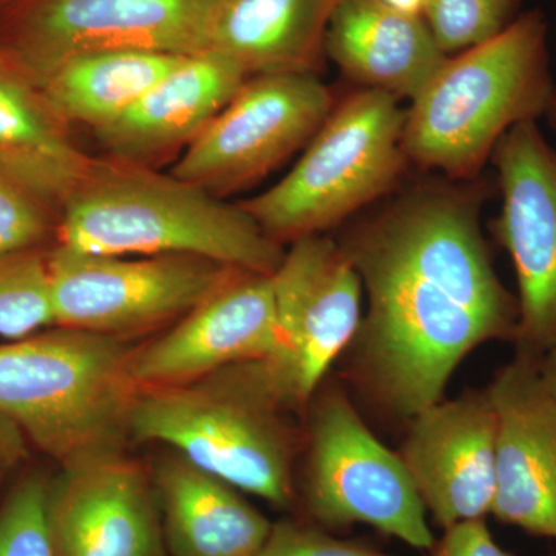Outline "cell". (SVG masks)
<instances>
[{"instance_id": "cell-23", "label": "cell", "mask_w": 556, "mask_h": 556, "mask_svg": "<svg viewBox=\"0 0 556 556\" xmlns=\"http://www.w3.org/2000/svg\"><path fill=\"white\" fill-rule=\"evenodd\" d=\"M53 473L27 468L0 501V556H60L51 522Z\"/></svg>"}, {"instance_id": "cell-20", "label": "cell", "mask_w": 556, "mask_h": 556, "mask_svg": "<svg viewBox=\"0 0 556 556\" xmlns=\"http://www.w3.org/2000/svg\"><path fill=\"white\" fill-rule=\"evenodd\" d=\"M91 160L38 84L0 49V170L60 214Z\"/></svg>"}, {"instance_id": "cell-19", "label": "cell", "mask_w": 556, "mask_h": 556, "mask_svg": "<svg viewBox=\"0 0 556 556\" xmlns=\"http://www.w3.org/2000/svg\"><path fill=\"white\" fill-rule=\"evenodd\" d=\"M169 556H257L273 522L241 490L177 452L153 471Z\"/></svg>"}, {"instance_id": "cell-6", "label": "cell", "mask_w": 556, "mask_h": 556, "mask_svg": "<svg viewBox=\"0 0 556 556\" xmlns=\"http://www.w3.org/2000/svg\"><path fill=\"white\" fill-rule=\"evenodd\" d=\"M404 126L396 98L354 90L336 101L287 177L239 204L280 244L327 232L397 189L409 164Z\"/></svg>"}, {"instance_id": "cell-32", "label": "cell", "mask_w": 556, "mask_h": 556, "mask_svg": "<svg viewBox=\"0 0 556 556\" xmlns=\"http://www.w3.org/2000/svg\"><path fill=\"white\" fill-rule=\"evenodd\" d=\"M548 112H552V115H554V119L556 121V93L554 98V102H552V108L548 110Z\"/></svg>"}, {"instance_id": "cell-11", "label": "cell", "mask_w": 556, "mask_h": 556, "mask_svg": "<svg viewBox=\"0 0 556 556\" xmlns=\"http://www.w3.org/2000/svg\"><path fill=\"white\" fill-rule=\"evenodd\" d=\"M500 215L492 232L518 280L517 354L541 361L556 348V150L536 121L507 131L492 153Z\"/></svg>"}, {"instance_id": "cell-30", "label": "cell", "mask_w": 556, "mask_h": 556, "mask_svg": "<svg viewBox=\"0 0 556 556\" xmlns=\"http://www.w3.org/2000/svg\"><path fill=\"white\" fill-rule=\"evenodd\" d=\"M388 5L408 14H420L426 9L428 0H383Z\"/></svg>"}, {"instance_id": "cell-25", "label": "cell", "mask_w": 556, "mask_h": 556, "mask_svg": "<svg viewBox=\"0 0 556 556\" xmlns=\"http://www.w3.org/2000/svg\"><path fill=\"white\" fill-rule=\"evenodd\" d=\"M521 0H428L422 11L447 56L501 35L517 17Z\"/></svg>"}, {"instance_id": "cell-16", "label": "cell", "mask_w": 556, "mask_h": 556, "mask_svg": "<svg viewBox=\"0 0 556 556\" xmlns=\"http://www.w3.org/2000/svg\"><path fill=\"white\" fill-rule=\"evenodd\" d=\"M497 419L492 515L556 538V393L538 358L517 354L486 387Z\"/></svg>"}, {"instance_id": "cell-13", "label": "cell", "mask_w": 556, "mask_h": 556, "mask_svg": "<svg viewBox=\"0 0 556 556\" xmlns=\"http://www.w3.org/2000/svg\"><path fill=\"white\" fill-rule=\"evenodd\" d=\"M273 277L237 270L166 334L134 350L130 375L138 388L192 382L240 362H283Z\"/></svg>"}, {"instance_id": "cell-21", "label": "cell", "mask_w": 556, "mask_h": 556, "mask_svg": "<svg viewBox=\"0 0 556 556\" xmlns=\"http://www.w3.org/2000/svg\"><path fill=\"white\" fill-rule=\"evenodd\" d=\"M342 0H223L211 50L248 76H318L327 60V31Z\"/></svg>"}, {"instance_id": "cell-2", "label": "cell", "mask_w": 556, "mask_h": 556, "mask_svg": "<svg viewBox=\"0 0 556 556\" xmlns=\"http://www.w3.org/2000/svg\"><path fill=\"white\" fill-rule=\"evenodd\" d=\"M299 409L276 365L258 358L179 386L138 388L129 437L169 445L201 470L289 510L299 497Z\"/></svg>"}, {"instance_id": "cell-14", "label": "cell", "mask_w": 556, "mask_h": 556, "mask_svg": "<svg viewBox=\"0 0 556 556\" xmlns=\"http://www.w3.org/2000/svg\"><path fill=\"white\" fill-rule=\"evenodd\" d=\"M496 431L486 387L441 399L409 420L397 453L427 514L442 530L492 514Z\"/></svg>"}, {"instance_id": "cell-33", "label": "cell", "mask_w": 556, "mask_h": 556, "mask_svg": "<svg viewBox=\"0 0 556 556\" xmlns=\"http://www.w3.org/2000/svg\"><path fill=\"white\" fill-rule=\"evenodd\" d=\"M16 2V0H0V9L3 7L10 5V3Z\"/></svg>"}, {"instance_id": "cell-1", "label": "cell", "mask_w": 556, "mask_h": 556, "mask_svg": "<svg viewBox=\"0 0 556 556\" xmlns=\"http://www.w3.org/2000/svg\"><path fill=\"white\" fill-rule=\"evenodd\" d=\"M482 201L475 179H427L338 240L367 298L343 380L388 420L408 424L444 399L477 348L514 342L518 300L493 268Z\"/></svg>"}, {"instance_id": "cell-26", "label": "cell", "mask_w": 556, "mask_h": 556, "mask_svg": "<svg viewBox=\"0 0 556 556\" xmlns=\"http://www.w3.org/2000/svg\"><path fill=\"white\" fill-rule=\"evenodd\" d=\"M58 214L0 170V257L46 249Z\"/></svg>"}, {"instance_id": "cell-10", "label": "cell", "mask_w": 556, "mask_h": 556, "mask_svg": "<svg viewBox=\"0 0 556 556\" xmlns=\"http://www.w3.org/2000/svg\"><path fill=\"white\" fill-rule=\"evenodd\" d=\"M334 104L318 76H249L170 174L218 199L241 192L306 148Z\"/></svg>"}, {"instance_id": "cell-24", "label": "cell", "mask_w": 556, "mask_h": 556, "mask_svg": "<svg viewBox=\"0 0 556 556\" xmlns=\"http://www.w3.org/2000/svg\"><path fill=\"white\" fill-rule=\"evenodd\" d=\"M49 249L0 257V336L24 339L54 327L50 300Z\"/></svg>"}, {"instance_id": "cell-8", "label": "cell", "mask_w": 556, "mask_h": 556, "mask_svg": "<svg viewBox=\"0 0 556 556\" xmlns=\"http://www.w3.org/2000/svg\"><path fill=\"white\" fill-rule=\"evenodd\" d=\"M223 0H16L0 9V49L36 84L79 54L211 50Z\"/></svg>"}, {"instance_id": "cell-28", "label": "cell", "mask_w": 556, "mask_h": 556, "mask_svg": "<svg viewBox=\"0 0 556 556\" xmlns=\"http://www.w3.org/2000/svg\"><path fill=\"white\" fill-rule=\"evenodd\" d=\"M430 556H514L493 540L485 519H471L444 530Z\"/></svg>"}, {"instance_id": "cell-17", "label": "cell", "mask_w": 556, "mask_h": 556, "mask_svg": "<svg viewBox=\"0 0 556 556\" xmlns=\"http://www.w3.org/2000/svg\"><path fill=\"white\" fill-rule=\"evenodd\" d=\"M248 78L223 54H193L94 135L112 159L153 167L185 152Z\"/></svg>"}, {"instance_id": "cell-18", "label": "cell", "mask_w": 556, "mask_h": 556, "mask_svg": "<svg viewBox=\"0 0 556 556\" xmlns=\"http://www.w3.org/2000/svg\"><path fill=\"white\" fill-rule=\"evenodd\" d=\"M325 50L358 89L409 102L448 58L420 14L383 0H342L329 22Z\"/></svg>"}, {"instance_id": "cell-9", "label": "cell", "mask_w": 556, "mask_h": 556, "mask_svg": "<svg viewBox=\"0 0 556 556\" xmlns=\"http://www.w3.org/2000/svg\"><path fill=\"white\" fill-rule=\"evenodd\" d=\"M54 327L116 336L185 317L236 268L195 255L47 254Z\"/></svg>"}, {"instance_id": "cell-3", "label": "cell", "mask_w": 556, "mask_h": 556, "mask_svg": "<svg viewBox=\"0 0 556 556\" xmlns=\"http://www.w3.org/2000/svg\"><path fill=\"white\" fill-rule=\"evenodd\" d=\"M56 244L101 255H195L273 276L283 244L240 204L115 159L91 160L58 214Z\"/></svg>"}, {"instance_id": "cell-27", "label": "cell", "mask_w": 556, "mask_h": 556, "mask_svg": "<svg viewBox=\"0 0 556 556\" xmlns=\"http://www.w3.org/2000/svg\"><path fill=\"white\" fill-rule=\"evenodd\" d=\"M257 556H394L354 540H342L311 521L273 522Z\"/></svg>"}, {"instance_id": "cell-31", "label": "cell", "mask_w": 556, "mask_h": 556, "mask_svg": "<svg viewBox=\"0 0 556 556\" xmlns=\"http://www.w3.org/2000/svg\"><path fill=\"white\" fill-rule=\"evenodd\" d=\"M541 371L556 393V348L540 361Z\"/></svg>"}, {"instance_id": "cell-22", "label": "cell", "mask_w": 556, "mask_h": 556, "mask_svg": "<svg viewBox=\"0 0 556 556\" xmlns=\"http://www.w3.org/2000/svg\"><path fill=\"white\" fill-rule=\"evenodd\" d=\"M188 56L149 50H105L65 61L39 84L67 126L97 131L115 123Z\"/></svg>"}, {"instance_id": "cell-7", "label": "cell", "mask_w": 556, "mask_h": 556, "mask_svg": "<svg viewBox=\"0 0 556 556\" xmlns=\"http://www.w3.org/2000/svg\"><path fill=\"white\" fill-rule=\"evenodd\" d=\"M302 503L327 530L364 525L430 551L437 538L401 456L365 422L345 383H320L306 405Z\"/></svg>"}, {"instance_id": "cell-5", "label": "cell", "mask_w": 556, "mask_h": 556, "mask_svg": "<svg viewBox=\"0 0 556 556\" xmlns=\"http://www.w3.org/2000/svg\"><path fill=\"white\" fill-rule=\"evenodd\" d=\"M131 353L116 336L64 327L0 343V413L61 468L124 452Z\"/></svg>"}, {"instance_id": "cell-12", "label": "cell", "mask_w": 556, "mask_h": 556, "mask_svg": "<svg viewBox=\"0 0 556 556\" xmlns=\"http://www.w3.org/2000/svg\"><path fill=\"white\" fill-rule=\"evenodd\" d=\"M273 274L289 396L305 409L329 369L356 339L364 318L361 276L338 240L318 233L291 243Z\"/></svg>"}, {"instance_id": "cell-15", "label": "cell", "mask_w": 556, "mask_h": 556, "mask_svg": "<svg viewBox=\"0 0 556 556\" xmlns=\"http://www.w3.org/2000/svg\"><path fill=\"white\" fill-rule=\"evenodd\" d=\"M50 508L60 556H169L153 477L124 452L61 468Z\"/></svg>"}, {"instance_id": "cell-4", "label": "cell", "mask_w": 556, "mask_h": 556, "mask_svg": "<svg viewBox=\"0 0 556 556\" xmlns=\"http://www.w3.org/2000/svg\"><path fill=\"white\" fill-rule=\"evenodd\" d=\"M555 93L547 24L529 11L495 38L448 56L412 101L402 135L408 163L455 181L477 179L500 139L548 112Z\"/></svg>"}, {"instance_id": "cell-29", "label": "cell", "mask_w": 556, "mask_h": 556, "mask_svg": "<svg viewBox=\"0 0 556 556\" xmlns=\"http://www.w3.org/2000/svg\"><path fill=\"white\" fill-rule=\"evenodd\" d=\"M30 455V442L20 427L0 413V492L20 477Z\"/></svg>"}]
</instances>
